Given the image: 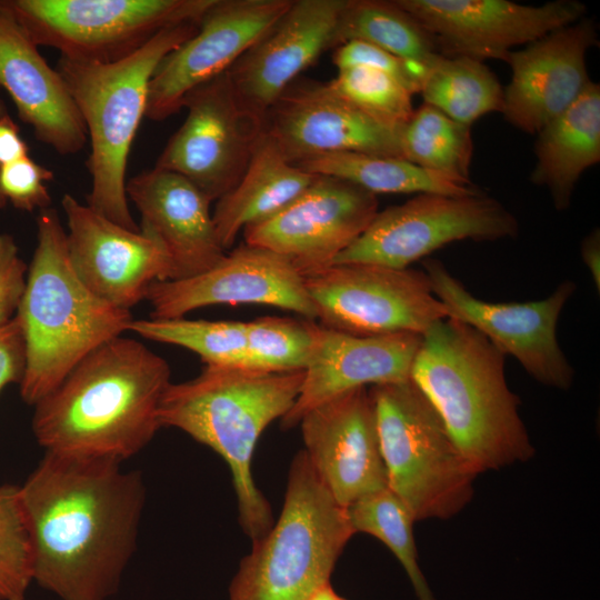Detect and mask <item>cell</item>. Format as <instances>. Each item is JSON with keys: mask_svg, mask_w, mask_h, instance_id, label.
<instances>
[{"mask_svg": "<svg viewBox=\"0 0 600 600\" xmlns=\"http://www.w3.org/2000/svg\"><path fill=\"white\" fill-rule=\"evenodd\" d=\"M26 369V343L20 323L12 320L0 326V391L20 383Z\"/></svg>", "mask_w": 600, "mask_h": 600, "instance_id": "ab89813d", "label": "cell"}, {"mask_svg": "<svg viewBox=\"0 0 600 600\" xmlns=\"http://www.w3.org/2000/svg\"><path fill=\"white\" fill-rule=\"evenodd\" d=\"M187 117L154 168L178 173L211 202L230 191L248 168L263 133V119L247 110L227 72L191 90Z\"/></svg>", "mask_w": 600, "mask_h": 600, "instance_id": "4fadbf2b", "label": "cell"}, {"mask_svg": "<svg viewBox=\"0 0 600 600\" xmlns=\"http://www.w3.org/2000/svg\"><path fill=\"white\" fill-rule=\"evenodd\" d=\"M16 317L26 343L21 399L34 406L92 350L129 330L130 310L94 296L73 270L56 209L37 217V247Z\"/></svg>", "mask_w": 600, "mask_h": 600, "instance_id": "5b68a950", "label": "cell"}, {"mask_svg": "<svg viewBox=\"0 0 600 600\" xmlns=\"http://www.w3.org/2000/svg\"><path fill=\"white\" fill-rule=\"evenodd\" d=\"M353 534L346 508L299 451L291 461L282 510L240 561L229 600H308L330 581Z\"/></svg>", "mask_w": 600, "mask_h": 600, "instance_id": "52a82bcc", "label": "cell"}, {"mask_svg": "<svg viewBox=\"0 0 600 600\" xmlns=\"http://www.w3.org/2000/svg\"><path fill=\"white\" fill-rule=\"evenodd\" d=\"M263 129L293 164L332 152L402 158L400 130L367 117L328 82L294 80L267 111Z\"/></svg>", "mask_w": 600, "mask_h": 600, "instance_id": "ac0fdd59", "label": "cell"}, {"mask_svg": "<svg viewBox=\"0 0 600 600\" xmlns=\"http://www.w3.org/2000/svg\"><path fill=\"white\" fill-rule=\"evenodd\" d=\"M346 0H292L283 16L227 71L243 107L264 119L297 77L328 49Z\"/></svg>", "mask_w": 600, "mask_h": 600, "instance_id": "7402d4cb", "label": "cell"}, {"mask_svg": "<svg viewBox=\"0 0 600 600\" xmlns=\"http://www.w3.org/2000/svg\"><path fill=\"white\" fill-rule=\"evenodd\" d=\"M431 289L448 318L482 333L504 356H511L536 381L568 390L574 369L557 339L560 314L577 290L566 280L548 297L526 302H488L474 297L438 259L423 261Z\"/></svg>", "mask_w": 600, "mask_h": 600, "instance_id": "7c38bea8", "label": "cell"}, {"mask_svg": "<svg viewBox=\"0 0 600 600\" xmlns=\"http://www.w3.org/2000/svg\"><path fill=\"white\" fill-rule=\"evenodd\" d=\"M504 358L474 328L444 318L422 334L411 366L410 379L478 474L534 454L520 400L507 383Z\"/></svg>", "mask_w": 600, "mask_h": 600, "instance_id": "3957f363", "label": "cell"}, {"mask_svg": "<svg viewBox=\"0 0 600 600\" xmlns=\"http://www.w3.org/2000/svg\"><path fill=\"white\" fill-rule=\"evenodd\" d=\"M199 21L166 28L130 56L99 63L60 57L63 77L83 119L91 177L87 206L110 221L140 231L127 197V166L133 139L146 118L149 83L161 60L192 37Z\"/></svg>", "mask_w": 600, "mask_h": 600, "instance_id": "8992f818", "label": "cell"}, {"mask_svg": "<svg viewBox=\"0 0 600 600\" xmlns=\"http://www.w3.org/2000/svg\"><path fill=\"white\" fill-rule=\"evenodd\" d=\"M308 600H348L340 596L331 586L330 581L320 586Z\"/></svg>", "mask_w": 600, "mask_h": 600, "instance_id": "7bdbcfd3", "label": "cell"}, {"mask_svg": "<svg viewBox=\"0 0 600 600\" xmlns=\"http://www.w3.org/2000/svg\"><path fill=\"white\" fill-rule=\"evenodd\" d=\"M27 271L13 236L0 233V326L12 320L18 311Z\"/></svg>", "mask_w": 600, "mask_h": 600, "instance_id": "f35d334b", "label": "cell"}, {"mask_svg": "<svg viewBox=\"0 0 600 600\" xmlns=\"http://www.w3.org/2000/svg\"><path fill=\"white\" fill-rule=\"evenodd\" d=\"M580 253L583 263L590 271L591 278L600 291V232L593 229L581 242Z\"/></svg>", "mask_w": 600, "mask_h": 600, "instance_id": "b9f144b4", "label": "cell"}, {"mask_svg": "<svg viewBox=\"0 0 600 600\" xmlns=\"http://www.w3.org/2000/svg\"><path fill=\"white\" fill-rule=\"evenodd\" d=\"M320 324L356 336L423 334L448 318L424 271L334 263L303 276Z\"/></svg>", "mask_w": 600, "mask_h": 600, "instance_id": "8fae6325", "label": "cell"}, {"mask_svg": "<svg viewBox=\"0 0 600 600\" xmlns=\"http://www.w3.org/2000/svg\"><path fill=\"white\" fill-rule=\"evenodd\" d=\"M518 233L517 218L483 192L420 193L378 211L366 231L331 264L361 262L406 269L454 241H493Z\"/></svg>", "mask_w": 600, "mask_h": 600, "instance_id": "30bf717a", "label": "cell"}, {"mask_svg": "<svg viewBox=\"0 0 600 600\" xmlns=\"http://www.w3.org/2000/svg\"><path fill=\"white\" fill-rule=\"evenodd\" d=\"M307 172L334 177L377 193L472 196L482 191L423 169L406 159L360 152H332L297 164Z\"/></svg>", "mask_w": 600, "mask_h": 600, "instance_id": "83f0119b", "label": "cell"}, {"mask_svg": "<svg viewBox=\"0 0 600 600\" xmlns=\"http://www.w3.org/2000/svg\"><path fill=\"white\" fill-rule=\"evenodd\" d=\"M354 531L371 534L383 542L404 569L419 600H436L418 563L412 526L416 521L407 506L389 489L366 494L346 508Z\"/></svg>", "mask_w": 600, "mask_h": 600, "instance_id": "1f68e13d", "label": "cell"}, {"mask_svg": "<svg viewBox=\"0 0 600 600\" xmlns=\"http://www.w3.org/2000/svg\"><path fill=\"white\" fill-rule=\"evenodd\" d=\"M388 488L414 520L448 519L472 499L478 473L411 379L369 389Z\"/></svg>", "mask_w": 600, "mask_h": 600, "instance_id": "ba28073f", "label": "cell"}, {"mask_svg": "<svg viewBox=\"0 0 600 600\" xmlns=\"http://www.w3.org/2000/svg\"><path fill=\"white\" fill-rule=\"evenodd\" d=\"M333 63L338 70L351 67L380 70L397 79L411 94L420 93L423 82L434 64L402 59L371 43L356 40L336 48Z\"/></svg>", "mask_w": 600, "mask_h": 600, "instance_id": "74e56055", "label": "cell"}, {"mask_svg": "<svg viewBox=\"0 0 600 600\" xmlns=\"http://www.w3.org/2000/svg\"><path fill=\"white\" fill-rule=\"evenodd\" d=\"M353 40L426 64H433L443 57L429 32L393 0H346L333 48Z\"/></svg>", "mask_w": 600, "mask_h": 600, "instance_id": "f1b7e54d", "label": "cell"}, {"mask_svg": "<svg viewBox=\"0 0 600 600\" xmlns=\"http://www.w3.org/2000/svg\"><path fill=\"white\" fill-rule=\"evenodd\" d=\"M378 211L376 194L318 174L287 207L242 232L244 243L284 257L307 276L330 266L366 231Z\"/></svg>", "mask_w": 600, "mask_h": 600, "instance_id": "5bb4252c", "label": "cell"}, {"mask_svg": "<svg viewBox=\"0 0 600 600\" xmlns=\"http://www.w3.org/2000/svg\"><path fill=\"white\" fill-rule=\"evenodd\" d=\"M53 171L36 162L30 156L0 166V209L8 207L32 212L50 208L51 196L47 182Z\"/></svg>", "mask_w": 600, "mask_h": 600, "instance_id": "8d00e7d4", "label": "cell"}, {"mask_svg": "<svg viewBox=\"0 0 600 600\" xmlns=\"http://www.w3.org/2000/svg\"><path fill=\"white\" fill-rule=\"evenodd\" d=\"M400 144L403 159L461 183L473 184L470 180L471 127L423 102L400 130Z\"/></svg>", "mask_w": 600, "mask_h": 600, "instance_id": "4dcf8cb0", "label": "cell"}, {"mask_svg": "<svg viewBox=\"0 0 600 600\" xmlns=\"http://www.w3.org/2000/svg\"><path fill=\"white\" fill-rule=\"evenodd\" d=\"M126 191L140 212V231L167 254L170 280L200 274L224 256L211 201L184 177L153 167L131 177Z\"/></svg>", "mask_w": 600, "mask_h": 600, "instance_id": "603a6c76", "label": "cell"}, {"mask_svg": "<svg viewBox=\"0 0 600 600\" xmlns=\"http://www.w3.org/2000/svg\"><path fill=\"white\" fill-rule=\"evenodd\" d=\"M537 134L531 182L546 187L554 208L563 211L581 174L600 161V86L592 82Z\"/></svg>", "mask_w": 600, "mask_h": 600, "instance_id": "484cf974", "label": "cell"}, {"mask_svg": "<svg viewBox=\"0 0 600 600\" xmlns=\"http://www.w3.org/2000/svg\"><path fill=\"white\" fill-rule=\"evenodd\" d=\"M421 340L417 333L356 336L319 324L300 392L281 427L294 428L308 411L349 390L410 379Z\"/></svg>", "mask_w": 600, "mask_h": 600, "instance_id": "d4e9b609", "label": "cell"}, {"mask_svg": "<svg viewBox=\"0 0 600 600\" xmlns=\"http://www.w3.org/2000/svg\"><path fill=\"white\" fill-rule=\"evenodd\" d=\"M107 458L46 452L20 486L33 581L61 600H109L138 541L141 472Z\"/></svg>", "mask_w": 600, "mask_h": 600, "instance_id": "6da1fadb", "label": "cell"}, {"mask_svg": "<svg viewBox=\"0 0 600 600\" xmlns=\"http://www.w3.org/2000/svg\"><path fill=\"white\" fill-rule=\"evenodd\" d=\"M152 319L182 318L212 304L259 303L317 319L303 276L282 256L243 243L209 270L180 280L153 282L146 294Z\"/></svg>", "mask_w": 600, "mask_h": 600, "instance_id": "e0dca14e", "label": "cell"}, {"mask_svg": "<svg viewBox=\"0 0 600 600\" xmlns=\"http://www.w3.org/2000/svg\"><path fill=\"white\" fill-rule=\"evenodd\" d=\"M29 157L20 128L8 113L0 114V166Z\"/></svg>", "mask_w": 600, "mask_h": 600, "instance_id": "60d3db41", "label": "cell"}, {"mask_svg": "<svg viewBox=\"0 0 600 600\" xmlns=\"http://www.w3.org/2000/svg\"><path fill=\"white\" fill-rule=\"evenodd\" d=\"M170 373L167 360L141 342L112 338L33 406V436L49 453L123 462L161 428Z\"/></svg>", "mask_w": 600, "mask_h": 600, "instance_id": "7a4b0ae2", "label": "cell"}, {"mask_svg": "<svg viewBox=\"0 0 600 600\" xmlns=\"http://www.w3.org/2000/svg\"><path fill=\"white\" fill-rule=\"evenodd\" d=\"M304 453L329 493L343 508L388 488L367 387L343 392L300 420Z\"/></svg>", "mask_w": 600, "mask_h": 600, "instance_id": "ffe728a7", "label": "cell"}, {"mask_svg": "<svg viewBox=\"0 0 600 600\" xmlns=\"http://www.w3.org/2000/svg\"><path fill=\"white\" fill-rule=\"evenodd\" d=\"M214 0H3L31 40L60 57L112 63L161 30L199 21Z\"/></svg>", "mask_w": 600, "mask_h": 600, "instance_id": "9c48e42d", "label": "cell"}, {"mask_svg": "<svg viewBox=\"0 0 600 600\" xmlns=\"http://www.w3.org/2000/svg\"><path fill=\"white\" fill-rule=\"evenodd\" d=\"M594 21L587 18L556 29L507 59L511 80L501 113L521 131L538 133L573 104L592 83L587 52L598 46Z\"/></svg>", "mask_w": 600, "mask_h": 600, "instance_id": "44dd1931", "label": "cell"}, {"mask_svg": "<svg viewBox=\"0 0 600 600\" xmlns=\"http://www.w3.org/2000/svg\"><path fill=\"white\" fill-rule=\"evenodd\" d=\"M420 93L424 103L469 127L503 108V88L496 74L483 61L468 57H441L431 67Z\"/></svg>", "mask_w": 600, "mask_h": 600, "instance_id": "f546056e", "label": "cell"}, {"mask_svg": "<svg viewBox=\"0 0 600 600\" xmlns=\"http://www.w3.org/2000/svg\"><path fill=\"white\" fill-rule=\"evenodd\" d=\"M319 324L312 320L261 317L246 322V352L241 364L271 372L306 370L313 353Z\"/></svg>", "mask_w": 600, "mask_h": 600, "instance_id": "836d02e7", "label": "cell"}, {"mask_svg": "<svg viewBox=\"0 0 600 600\" xmlns=\"http://www.w3.org/2000/svg\"><path fill=\"white\" fill-rule=\"evenodd\" d=\"M197 353L206 364H241L246 352V322L174 319L134 320L129 330Z\"/></svg>", "mask_w": 600, "mask_h": 600, "instance_id": "d6a6232c", "label": "cell"}, {"mask_svg": "<svg viewBox=\"0 0 600 600\" xmlns=\"http://www.w3.org/2000/svg\"><path fill=\"white\" fill-rule=\"evenodd\" d=\"M317 177L287 161L263 130L247 170L212 212L221 247L231 248L240 231L279 212Z\"/></svg>", "mask_w": 600, "mask_h": 600, "instance_id": "4316f807", "label": "cell"}, {"mask_svg": "<svg viewBox=\"0 0 600 600\" xmlns=\"http://www.w3.org/2000/svg\"><path fill=\"white\" fill-rule=\"evenodd\" d=\"M4 113H8L7 108L3 101L0 99V114H4Z\"/></svg>", "mask_w": 600, "mask_h": 600, "instance_id": "ee69618b", "label": "cell"}, {"mask_svg": "<svg viewBox=\"0 0 600 600\" xmlns=\"http://www.w3.org/2000/svg\"><path fill=\"white\" fill-rule=\"evenodd\" d=\"M303 378L304 370L271 372L243 364H206L198 377L171 382L159 406L161 428L186 432L226 461L239 523L252 543L274 522L271 507L253 480V452L266 428L292 408Z\"/></svg>", "mask_w": 600, "mask_h": 600, "instance_id": "277c9868", "label": "cell"}, {"mask_svg": "<svg viewBox=\"0 0 600 600\" xmlns=\"http://www.w3.org/2000/svg\"><path fill=\"white\" fill-rule=\"evenodd\" d=\"M292 0H214L197 32L167 54L149 83L146 118L163 121L186 96L227 72L283 16Z\"/></svg>", "mask_w": 600, "mask_h": 600, "instance_id": "2e32d148", "label": "cell"}, {"mask_svg": "<svg viewBox=\"0 0 600 600\" xmlns=\"http://www.w3.org/2000/svg\"><path fill=\"white\" fill-rule=\"evenodd\" d=\"M67 248L73 270L98 298L124 310L146 299L156 281L170 280L169 259L141 231L126 229L64 193Z\"/></svg>", "mask_w": 600, "mask_h": 600, "instance_id": "d6986e66", "label": "cell"}, {"mask_svg": "<svg viewBox=\"0 0 600 600\" xmlns=\"http://www.w3.org/2000/svg\"><path fill=\"white\" fill-rule=\"evenodd\" d=\"M433 38L443 57L507 61L514 47L529 44L584 17L578 0L539 6L509 0H393Z\"/></svg>", "mask_w": 600, "mask_h": 600, "instance_id": "9a60e30c", "label": "cell"}, {"mask_svg": "<svg viewBox=\"0 0 600 600\" xmlns=\"http://www.w3.org/2000/svg\"><path fill=\"white\" fill-rule=\"evenodd\" d=\"M0 87L37 140L60 156L80 152L88 133L70 90L9 8L0 0Z\"/></svg>", "mask_w": 600, "mask_h": 600, "instance_id": "cb8c5ba5", "label": "cell"}, {"mask_svg": "<svg viewBox=\"0 0 600 600\" xmlns=\"http://www.w3.org/2000/svg\"><path fill=\"white\" fill-rule=\"evenodd\" d=\"M328 84L344 101L390 129L401 130L414 111L412 94L403 84L377 69H339Z\"/></svg>", "mask_w": 600, "mask_h": 600, "instance_id": "e575fe53", "label": "cell"}, {"mask_svg": "<svg viewBox=\"0 0 600 600\" xmlns=\"http://www.w3.org/2000/svg\"><path fill=\"white\" fill-rule=\"evenodd\" d=\"M33 554L20 486L0 484V600H26Z\"/></svg>", "mask_w": 600, "mask_h": 600, "instance_id": "d590c367", "label": "cell"}]
</instances>
